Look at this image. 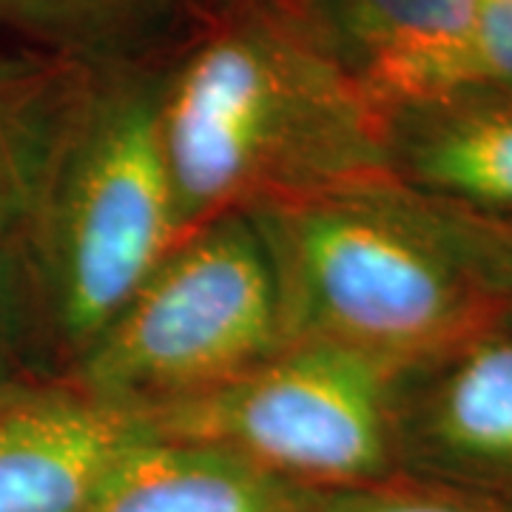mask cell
<instances>
[{
	"instance_id": "obj_1",
	"label": "cell",
	"mask_w": 512,
	"mask_h": 512,
	"mask_svg": "<svg viewBox=\"0 0 512 512\" xmlns=\"http://www.w3.org/2000/svg\"><path fill=\"white\" fill-rule=\"evenodd\" d=\"M160 137L180 237L387 183V120L279 0L211 6L165 57Z\"/></svg>"
},
{
	"instance_id": "obj_2",
	"label": "cell",
	"mask_w": 512,
	"mask_h": 512,
	"mask_svg": "<svg viewBox=\"0 0 512 512\" xmlns=\"http://www.w3.org/2000/svg\"><path fill=\"white\" fill-rule=\"evenodd\" d=\"M251 217L274 259L291 345L404 370L510 325L501 299L393 180Z\"/></svg>"
},
{
	"instance_id": "obj_3",
	"label": "cell",
	"mask_w": 512,
	"mask_h": 512,
	"mask_svg": "<svg viewBox=\"0 0 512 512\" xmlns=\"http://www.w3.org/2000/svg\"><path fill=\"white\" fill-rule=\"evenodd\" d=\"M163 63L94 72L23 228L57 376L180 239L160 137Z\"/></svg>"
},
{
	"instance_id": "obj_4",
	"label": "cell",
	"mask_w": 512,
	"mask_h": 512,
	"mask_svg": "<svg viewBox=\"0 0 512 512\" xmlns=\"http://www.w3.org/2000/svg\"><path fill=\"white\" fill-rule=\"evenodd\" d=\"M291 348L268 242L251 214L177 239L63 379L134 413L191 402Z\"/></svg>"
},
{
	"instance_id": "obj_5",
	"label": "cell",
	"mask_w": 512,
	"mask_h": 512,
	"mask_svg": "<svg viewBox=\"0 0 512 512\" xmlns=\"http://www.w3.org/2000/svg\"><path fill=\"white\" fill-rule=\"evenodd\" d=\"M399 370L353 350L291 345L220 390L143 413L154 436L231 450L316 493L399 476Z\"/></svg>"
},
{
	"instance_id": "obj_6",
	"label": "cell",
	"mask_w": 512,
	"mask_h": 512,
	"mask_svg": "<svg viewBox=\"0 0 512 512\" xmlns=\"http://www.w3.org/2000/svg\"><path fill=\"white\" fill-rule=\"evenodd\" d=\"M396 450L407 476L512 490V330L478 333L396 376Z\"/></svg>"
},
{
	"instance_id": "obj_7",
	"label": "cell",
	"mask_w": 512,
	"mask_h": 512,
	"mask_svg": "<svg viewBox=\"0 0 512 512\" xmlns=\"http://www.w3.org/2000/svg\"><path fill=\"white\" fill-rule=\"evenodd\" d=\"M384 120L473 89L478 0H279Z\"/></svg>"
},
{
	"instance_id": "obj_8",
	"label": "cell",
	"mask_w": 512,
	"mask_h": 512,
	"mask_svg": "<svg viewBox=\"0 0 512 512\" xmlns=\"http://www.w3.org/2000/svg\"><path fill=\"white\" fill-rule=\"evenodd\" d=\"M148 436L143 413L63 376L20 387L0 399V512H86Z\"/></svg>"
},
{
	"instance_id": "obj_9",
	"label": "cell",
	"mask_w": 512,
	"mask_h": 512,
	"mask_svg": "<svg viewBox=\"0 0 512 512\" xmlns=\"http://www.w3.org/2000/svg\"><path fill=\"white\" fill-rule=\"evenodd\" d=\"M387 163L413 194L512 220V92L470 89L390 117Z\"/></svg>"
},
{
	"instance_id": "obj_10",
	"label": "cell",
	"mask_w": 512,
	"mask_h": 512,
	"mask_svg": "<svg viewBox=\"0 0 512 512\" xmlns=\"http://www.w3.org/2000/svg\"><path fill=\"white\" fill-rule=\"evenodd\" d=\"M322 495L217 444L148 436L86 512H311Z\"/></svg>"
},
{
	"instance_id": "obj_11",
	"label": "cell",
	"mask_w": 512,
	"mask_h": 512,
	"mask_svg": "<svg viewBox=\"0 0 512 512\" xmlns=\"http://www.w3.org/2000/svg\"><path fill=\"white\" fill-rule=\"evenodd\" d=\"M211 0H0V35L89 72L160 63Z\"/></svg>"
},
{
	"instance_id": "obj_12",
	"label": "cell",
	"mask_w": 512,
	"mask_h": 512,
	"mask_svg": "<svg viewBox=\"0 0 512 512\" xmlns=\"http://www.w3.org/2000/svg\"><path fill=\"white\" fill-rule=\"evenodd\" d=\"M92 77L0 35V245L23 234Z\"/></svg>"
},
{
	"instance_id": "obj_13",
	"label": "cell",
	"mask_w": 512,
	"mask_h": 512,
	"mask_svg": "<svg viewBox=\"0 0 512 512\" xmlns=\"http://www.w3.org/2000/svg\"><path fill=\"white\" fill-rule=\"evenodd\" d=\"M57 379L23 234L0 245V399Z\"/></svg>"
},
{
	"instance_id": "obj_14",
	"label": "cell",
	"mask_w": 512,
	"mask_h": 512,
	"mask_svg": "<svg viewBox=\"0 0 512 512\" xmlns=\"http://www.w3.org/2000/svg\"><path fill=\"white\" fill-rule=\"evenodd\" d=\"M311 512H512V498L399 473L365 487L325 493Z\"/></svg>"
},
{
	"instance_id": "obj_15",
	"label": "cell",
	"mask_w": 512,
	"mask_h": 512,
	"mask_svg": "<svg viewBox=\"0 0 512 512\" xmlns=\"http://www.w3.org/2000/svg\"><path fill=\"white\" fill-rule=\"evenodd\" d=\"M413 197L421 202L433 225L450 239L461 259L476 271L478 279L501 299L512 322V220L464 211L456 205L427 200L421 194Z\"/></svg>"
},
{
	"instance_id": "obj_16",
	"label": "cell",
	"mask_w": 512,
	"mask_h": 512,
	"mask_svg": "<svg viewBox=\"0 0 512 512\" xmlns=\"http://www.w3.org/2000/svg\"><path fill=\"white\" fill-rule=\"evenodd\" d=\"M473 89L512 92V0H478Z\"/></svg>"
},
{
	"instance_id": "obj_17",
	"label": "cell",
	"mask_w": 512,
	"mask_h": 512,
	"mask_svg": "<svg viewBox=\"0 0 512 512\" xmlns=\"http://www.w3.org/2000/svg\"><path fill=\"white\" fill-rule=\"evenodd\" d=\"M220 3H228V0H211V6H220Z\"/></svg>"
}]
</instances>
